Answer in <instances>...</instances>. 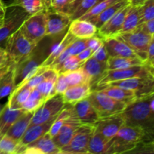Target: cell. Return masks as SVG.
Here are the masks:
<instances>
[{"instance_id":"obj_30","label":"cell","mask_w":154,"mask_h":154,"mask_svg":"<svg viewBox=\"0 0 154 154\" xmlns=\"http://www.w3.org/2000/svg\"><path fill=\"white\" fill-rule=\"evenodd\" d=\"M8 5L19 6L32 15L51 7V0H13Z\"/></svg>"},{"instance_id":"obj_2","label":"cell","mask_w":154,"mask_h":154,"mask_svg":"<svg viewBox=\"0 0 154 154\" xmlns=\"http://www.w3.org/2000/svg\"><path fill=\"white\" fill-rule=\"evenodd\" d=\"M146 140L144 129L125 124L108 141L107 154H120L132 151Z\"/></svg>"},{"instance_id":"obj_51","label":"cell","mask_w":154,"mask_h":154,"mask_svg":"<svg viewBox=\"0 0 154 154\" xmlns=\"http://www.w3.org/2000/svg\"><path fill=\"white\" fill-rule=\"evenodd\" d=\"M10 63L11 62L9 61L8 57L4 48H2V51H0V69L4 67L5 66H6V65Z\"/></svg>"},{"instance_id":"obj_58","label":"cell","mask_w":154,"mask_h":154,"mask_svg":"<svg viewBox=\"0 0 154 154\" xmlns=\"http://www.w3.org/2000/svg\"><path fill=\"white\" fill-rule=\"evenodd\" d=\"M2 48H1V47H0V51H2Z\"/></svg>"},{"instance_id":"obj_60","label":"cell","mask_w":154,"mask_h":154,"mask_svg":"<svg viewBox=\"0 0 154 154\" xmlns=\"http://www.w3.org/2000/svg\"><path fill=\"white\" fill-rule=\"evenodd\" d=\"M153 147H154V141H153Z\"/></svg>"},{"instance_id":"obj_4","label":"cell","mask_w":154,"mask_h":154,"mask_svg":"<svg viewBox=\"0 0 154 154\" xmlns=\"http://www.w3.org/2000/svg\"><path fill=\"white\" fill-rule=\"evenodd\" d=\"M36 45L28 40L19 29L6 39L4 50L9 61L15 65L30 55Z\"/></svg>"},{"instance_id":"obj_26","label":"cell","mask_w":154,"mask_h":154,"mask_svg":"<svg viewBox=\"0 0 154 154\" xmlns=\"http://www.w3.org/2000/svg\"><path fill=\"white\" fill-rule=\"evenodd\" d=\"M94 90H101L108 96L120 102H124L126 105L132 103V102L137 99V96L134 91L121 88V87H114V86H106V87L96 89Z\"/></svg>"},{"instance_id":"obj_24","label":"cell","mask_w":154,"mask_h":154,"mask_svg":"<svg viewBox=\"0 0 154 154\" xmlns=\"http://www.w3.org/2000/svg\"><path fill=\"white\" fill-rule=\"evenodd\" d=\"M32 89L25 83L17 86L11 93L9 95L7 102L8 106L11 109H20L23 105L29 96Z\"/></svg>"},{"instance_id":"obj_47","label":"cell","mask_w":154,"mask_h":154,"mask_svg":"<svg viewBox=\"0 0 154 154\" xmlns=\"http://www.w3.org/2000/svg\"><path fill=\"white\" fill-rule=\"evenodd\" d=\"M92 57L96 59V60H99V61L106 62L107 63L108 58H109V55H108V51H107L105 45L103 44L96 52L93 53Z\"/></svg>"},{"instance_id":"obj_7","label":"cell","mask_w":154,"mask_h":154,"mask_svg":"<svg viewBox=\"0 0 154 154\" xmlns=\"http://www.w3.org/2000/svg\"><path fill=\"white\" fill-rule=\"evenodd\" d=\"M45 11L29 15L20 28L24 36L35 45L40 43L46 36L47 20Z\"/></svg>"},{"instance_id":"obj_38","label":"cell","mask_w":154,"mask_h":154,"mask_svg":"<svg viewBox=\"0 0 154 154\" xmlns=\"http://www.w3.org/2000/svg\"><path fill=\"white\" fill-rule=\"evenodd\" d=\"M15 89L14 67L0 80V100L9 95Z\"/></svg>"},{"instance_id":"obj_27","label":"cell","mask_w":154,"mask_h":154,"mask_svg":"<svg viewBox=\"0 0 154 154\" xmlns=\"http://www.w3.org/2000/svg\"><path fill=\"white\" fill-rule=\"evenodd\" d=\"M76 39V38L71 34L69 31H66V34L63 35V38L61 39L60 42L57 43L56 45L52 47L51 50L50 51L49 54L44 60L43 63L41 66H45V67H49L51 63L55 60V59L60 55L61 53H63L74 41Z\"/></svg>"},{"instance_id":"obj_42","label":"cell","mask_w":154,"mask_h":154,"mask_svg":"<svg viewBox=\"0 0 154 154\" xmlns=\"http://www.w3.org/2000/svg\"><path fill=\"white\" fill-rule=\"evenodd\" d=\"M154 18V0H145L141 5V24Z\"/></svg>"},{"instance_id":"obj_62","label":"cell","mask_w":154,"mask_h":154,"mask_svg":"<svg viewBox=\"0 0 154 154\" xmlns=\"http://www.w3.org/2000/svg\"><path fill=\"white\" fill-rule=\"evenodd\" d=\"M153 74H154V72H153Z\"/></svg>"},{"instance_id":"obj_54","label":"cell","mask_w":154,"mask_h":154,"mask_svg":"<svg viewBox=\"0 0 154 154\" xmlns=\"http://www.w3.org/2000/svg\"><path fill=\"white\" fill-rule=\"evenodd\" d=\"M145 0H129L131 5H141Z\"/></svg>"},{"instance_id":"obj_32","label":"cell","mask_w":154,"mask_h":154,"mask_svg":"<svg viewBox=\"0 0 154 154\" xmlns=\"http://www.w3.org/2000/svg\"><path fill=\"white\" fill-rule=\"evenodd\" d=\"M109 140L94 129L88 145V154H107Z\"/></svg>"},{"instance_id":"obj_20","label":"cell","mask_w":154,"mask_h":154,"mask_svg":"<svg viewBox=\"0 0 154 154\" xmlns=\"http://www.w3.org/2000/svg\"><path fill=\"white\" fill-rule=\"evenodd\" d=\"M77 116L82 124L94 125L100 118L97 111L88 99H85L73 105Z\"/></svg>"},{"instance_id":"obj_31","label":"cell","mask_w":154,"mask_h":154,"mask_svg":"<svg viewBox=\"0 0 154 154\" xmlns=\"http://www.w3.org/2000/svg\"><path fill=\"white\" fill-rule=\"evenodd\" d=\"M129 4V0H120V1L111 5V6H109L106 9H105L103 11L101 12L96 17L93 18L91 20H90V22L94 24L96 28L99 29L111 17L114 16L117 12H118L119 11L121 10L123 8H124L125 6H126Z\"/></svg>"},{"instance_id":"obj_14","label":"cell","mask_w":154,"mask_h":154,"mask_svg":"<svg viewBox=\"0 0 154 154\" xmlns=\"http://www.w3.org/2000/svg\"><path fill=\"white\" fill-rule=\"evenodd\" d=\"M126 124L123 114H116L108 117H101L94 124L95 130L110 140Z\"/></svg>"},{"instance_id":"obj_57","label":"cell","mask_w":154,"mask_h":154,"mask_svg":"<svg viewBox=\"0 0 154 154\" xmlns=\"http://www.w3.org/2000/svg\"><path fill=\"white\" fill-rule=\"evenodd\" d=\"M5 106V105H2L1 103H0V115H1L3 109H4Z\"/></svg>"},{"instance_id":"obj_33","label":"cell","mask_w":154,"mask_h":154,"mask_svg":"<svg viewBox=\"0 0 154 154\" xmlns=\"http://www.w3.org/2000/svg\"><path fill=\"white\" fill-rule=\"evenodd\" d=\"M108 69H122L139 66L147 63L140 58H129V57H109L108 60Z\"/></svg>"},{"instance_id":"obj_48","label":"cell","mask_w":154,"mask_h":154,"mask_svg":"<svg viewBox=\"0 0 154 154\" xmlns=\"http://www.w3.org/2000/svg\"><path fill=\"white\" fill-rule=\"evenodd\" d=\"M138 28L144 31V32L153 35L154 34V18L140 24Z\"/></svg>"},{"instance_id":"obj_35","label":"cell","mask_w":154,"mask_h":154,"mask_svg":"<svg viewBox=\"0 0 154 154\" xmlns=\"http://www.w3.org/2000/svg\"><path fill=\"white\" fill-rule=\"evenodd\" d=\"M0 150L2 154L22 153L23 147L20 144V141L5 135L2 138H0Z\"/></svg>"},{"instance_id":"obj_18","label":"cell","mask_w":154,"mask_h":154,"mask_svg":"<svg viewBox=\"0 0 154 154\" xmlns=\"http://www.w3.org/2000/svg\"><path fill=\"white\" fill-rule=\"evenodd\" d=\"M103 42L109 57L140 58L129 45L117 35L103 38Z\"/></svg>"},{"instance_id":"obj_46","label":"cell","mask_w":154,"mask_h":154,"mask_svg":"<svg viewBox=\"0 0 154 154\" xmlns=\"http://www.w3.org/2000/svg\"><path fill=\"white\" fill-rule=\"evenodd\" d=\"M70 0H51V7L59 12L68 14Z\"/></svg>"},{"instance_id":"obj_8","label":"cell","mask_w":154,"mask_h":154,"mask_svg":"<svg viewBox=\"0 0 154 154\" xmlns=\"http://www.w3.org/2000/svg\"><path fill=\"white\" fill-rule=\"evenodd\" d=\"M29 14L19 6H6L4 20L0 26V44L17 31Z\"/></svg>"},{"instance_id":"obj_41","label":"cell","mask_w":154,"mask_h":154,"mask_svg":"<svg viewBox=\"0 0 154 154\" xmlns=\"http://www.w3.org/2000/svg\"><path fill=\"white\" fill-rule=\"evenodd\" d=\"M84 63H81L76 56H70L68 57L64 62L61 64V66L57 69V72L59 74L65 73V72H70V71L75 70L78 68L81 67Z\"/></svg>"},{"instance_id":"obj_5","label":"cell","mask_w":154,"mask_h":154,"mask_svg":"<svg viewBox=\"0 0 154 154\" xmlns=\"http://www.w3.org/2000/svg\"><path fill=\"white\" fill-rule=\"evenodd\" d=\"M87 99L96 110L100 118L122 113L128 105L108 96L101 90H93Z\"/></svg>"},{"instance_id":"obj_15","label":"cell","mask_w":154,"mask_h":154,"mask_svg":"<svg viewBox=\"0 0 154 154\" xmlns=\"http://www.w3.org/2000/svg\"><path fill=\"white\" fill-rule=\"evenodd\" d=\"M81 125L82 123L77 116L73 105H72V111L69 116L64 122L62 127L60 128V131L53 138V141H54L56 145L60 149L66 145L69 142L72 137L73 136L75 131Z\"/></svg>"},{"instance_id":"obj_37","label":"cell","mask_w":154,"mask_h":154,"mask_svg":"<svg viewBox=\"0 0 154 154\" xmlns=\"http://www.w3.org/2000/svg\"><path fill=\"white\" fill-rule=\"evenodd\" d=\"M63 74H64L65 77H66V79L69 84V87L78 85V84H84V83H90L88 75L84 72L82 66L75 70L65 72Z\"/></svg>"},{"instance_id":"obj_28","label":"cell","mask_w":154,"mask_h":154,"mask_svg":"<svg viewBox=\"0 0 154 154\" xmlns=\"http://www.w3.org/2000/svg\"><path fill=\"white\" fill-rule=\"evenodd\" d=\"M32 115L33 113L25 111L14 123V124L11 126V128L8 130L7 133L5 135L11 137L14 139L20 141V138L23 137V135H24L26 131V129H28Z\"/></svg>"},{"instance_id":"obj_9","label":"cell","mask_w":154,"mask_h":154,"mask_svg":"<svg viewBox=\"0 0 154 154\" xmlns=\"http://www.w3.org/2000/svg\"><path fill=\"white\" fill-rule=\"evenodd\" d=\"M94 129V125L80 126L69 142L60 148V154H88L89 142Z\"/></svg>"},{"instance_id":"obj_11","label":"cell","mask_w":154,"mask_h":154,"mask_svg":"<svg viewBox=\"0 0 154 154\" xmlns=\"http://www.w3.org/2000/svg\"><path fill=\"white\" fill-rule=\"evenodd\" d=\"M106 86H114V87L132 90L135 92L137 99H140V98L145 97L154 93V75H150V76L128 78V79L112 82L103 87H106ZM98 88H100V87H98Z\"/></svg>"},{"instance_id":"obj_6","label":"cell","mask_w":154,"mask_h":154,"mask_svg":"<svg viewBox=\"0 0 154 154\" xmlns=\"http://www.w3.org/2000/svg\"><path fill=\"white\" fill-rule=\"evenodd\" d=\"M153 75L151 67L147 63L139 65V66H134L132 67L126 68V69H114V70L108 69L93 90L98 87H103L115 81L135 78V77H145Z\"/></svg>"},{"instance_id":"obj_16","label":"cell","mask_w":154,"mask_h":154,"mask_svg":"<svg viewBox=\"0 0 154 154\" xmlns=\"http://www.w3.org/2000/svg\"><path fill=\"white\" fill-rule=\"evenodd\" d=\"M131 4L129 3L124 8L119 11L114 16L111 17L107 22H105L100 28L98 29L97 35L102 39L105 38L116 36L120 32L125 17L126 16L128 11L130 8Z\"/></svg>"},{"instance_id":"obj_56","label":"cell","mask_w":154,"mask_h":154,"mask_svg":"<svg viewBox=\"0 0 154 154\" xmlns=\"http://www.w3.org/2000/svg\"><path fill=\"white\" fill-rule=\"evenodd\" d=\"M147 64H149V66L151 67L152 70H153V72H154V60H153L152 62H150V63H147Z\"/></svg>"},{"instance_id":"obj_3","label":"cell","mask_w":154,"mask_h":154,"mask_svg":"<svg viewBox=\"0 0 154 154\" xmlns=\"http://www.w3.org/2000/svg\"><path fill=\"white\" fill-rule=\"evenodd\" d=\"M48 56L45 50L38 44L30 55L15 64L14 66L15 87L30 78L42 66Z\"/></svg>"},{"instance_id":"obj_25","label":"cell","mask_w":154,"mask_h":154,"mask_svg":"<svg viewBox=\"0 0 154 154\" xmlns=\"http://www.w3.org/2000/svg\"><path fill=\"white\" fill-rule=\"evenodd\" d=\"M23 108L11 109L5 104L4 109L0 115V138H2L15 121L25 112Z\"/></svg>"},{"instance_id":"obj_43","label":"cell","mask_w":154,"mask_h":154,"mask_svg":"<svg viewBox=\"0 0 154 154\" xmlns=\"http://www.w3.org/2000/svg\"><path fill=\"white\" fill-rule=\"evenodd\" d=\"M86 48V39L76 38L68 47V51L71 56H76Z\"/></svg>"},{"instance_id":"obj_13","label":"cell","mask_w":154,"mask_h":154,"mask_svg":"<svg viewBox=\"0 0 154 154\" xmlns=\"http://www.w3.org/2000/svg\"><path fill=\"white\" fill-rule=\"evenodd\" d=\"M47 26L46 36L55 37L68 30L72 22L70 16L66 13L59 12L50 7L45 11Z\"/></svg>"},{"instance_id":"obj_29","label":"cell","mask_w":154,"mask_h":154,"mask_svg":"<svg viewBox=\"0 0 154 154\" xmlns=\"http://www.w3.org/2000/svg\"><path fill=\"white\" fill-rule=\"evenodd\" d=\"M140 24H141V5H131L126 14L120 33L134 31L139 26Z\"/></svg>"},{"instance_id":"obj_12","label":"cell","mask_w":154,"mask_h":154,"mask_svg":"<svg viewBox=\"0 0 154 154\" xmlns=\"http://www.w3.org/2000/svg\"><path fill=\"white\" fill-rule=\"evenodd\" d=\"M117 36L129 45L141 60L147 63V51L152 39L151 35L144 32L138 27L134 31L120 33Z\"/></svg>"},{"instance_id":"obj_49","label":"cell","mask_w":154,"mask_h":154,"mask_svg":"<svg viewBox=\"0 0 154 154\" xmlns=\"http://www.w3.org/2000/svg\"><path fill=\"white\" fill-rule=\"evenodd\" d=\"M93 52L88 48H86L84 51H81V53L76 55V57H78V60L81 62V63H84L87 60L90 58V57L93 56Z\"/></svg>"},{"instance_id":"obj_22","label":"cell","mask_w":154,"mask_h":154,"mask_svg":"<svg viewBox=\"0 0 154 154\" xmlns=\"http://www.w3.org/2000/svg\"><path fill=\"white\" fill-rule=\"evenodd\" d=\"M92 92L90 83L78 84L69 87L63 94L65 102L67 105H74L78 102L87 99Z\"/></svg>"},{"instance_id":"obj_21","label":"cell","mask_w":154,"mask_h":154,"mask_svg":"<svg viewBox=\"0 0 154 154\" xmlns=\"http://www.w3.org/2000/svg\"><path fill=\"white\" fill-rule=\"evenodd\" d=\"M68 31L76 38L87 39L96 35L98 32V29L90 21L82 19H75L72 20Z\"/></svg>"},{"instance_id":"obj_1","label":"cell","mask_w":154,"mask_h":154,"mask_svg":"<svg viewBox=\"0 0 154 154\" xmlns=\"http://www.w3.org/2000/svg\"><path fill=\"white\" fill-rule=\"evenodd\" d=\"M151 95L137 99L129 104L122 112L126 125L139 126L144 129L146 140L154 137V109L150 103Z\"/></svg>"},{"instance_id":"obj_45","label":"cell","mask_w":154,"mask_h":154,"mask_svg":"<svg viewBox=\"0 0 154 154\" xmlns=\"http://www.w3.org/2000/svg\"><path fill=\"white\" fill-rule=\"evenodd\" d=\"M103 44V39L99 37L97 34L93 37L86 39V46H87V48H90L93 53L96 52Z\"/></svg>"},{"instance_id":"obj_40","label":"cell","mask_w":154,"mask_h":154,"mask_svg":"<svg viewBox=\"0 0 154 154\" xmlns=\"http://www.w3.org/2000/svg\"><path fill=\"white\" fill-rule=\"evenodd\" d=\"M119 1H120V0H102V1H99L90 10H89L85 14L83 15L79 19L85 20L87 21L91 20L93 18L96 17L97 15H99L101 12L103 11L107 8Z\"/></svg>"},{"instance_id":"obj_23","label":"cell","mask_w":154,"mask_h":154,"mask_svg":"<svg viewBox=\"0 0 154 154\" xmlns=\"http://www.w3.org/2000/svg\"><path fill=\"white\" fill-rule=\"evenodd\" d=\"M54 120L55 119L46 122L45 123H42V124L29 126L28 129H26L24 135L20 140V145L24 148L25 146L28 145L30 143H32L33 141H36L42 136H43L45 134H46L49 131L50 127L52 125Z\"/></svg>"},{"instance_id":"obj_59","label":"cell","mask_w":154,"mask_h":154,"mask_svg":"<svg viewBox=\"0 0 154 154\" xmlns=\"http://www.w3.org/2000/svg\"><path fill=\"white\" fill-rule=\"evenodd\" d=\"M152 36H153V38H154V34L153 35H152Z\"/></svg>"},{"instance_id":"obj_44","label":"cell","mask_w":154,"mask_h":154,"mask_svg":"<svg viewBox=\"0 0 154 154\" xmlns=\"http://www.w3.org/2000/svg\"><path fill=\"white\" fill-rule=\"evenodd\" d=\"M68 88H69V84H68V82L66 81L64 74H59L55 84L56 93L57 94L63 95Z\"/></svg>"},{"instance_id":"obj_10","label":"cell","mask_w":154,"mask_h":154,"mask_svg":"<svg viewBox=\"0 0 154 154\" xmlns=\"http://www.w3.org/2000/svg\"><path fill=\"white\" fill-rule=\"evenodd\" d=\"M63 95L57 94L45 101L43 105L33 113L29 126L42 124L54 120L66 106Z\"/></svg>"},{"instance_id":"obj_50","label":"cell","mask_w":154,"mask_h":154,"mask_svg":"<svg viewBox=\"0 0 154 154\" xmlns=\"http://www.w3.org/2000/svg\"><path fill=\"white\" fill-rule=\"evenodd\" d=\"M154 60V38L152 36L151 42L149 45L148 51H147V63H150Z\"/></svg>"},{"instance_id":"obj_34","label":"cell","mask_w":154,"mask_h":154,"mask_svg":"<svg viewBox=\"0 0 154 154\" xmlns=\"http://www.w3.org/2000/svg\"><path fill=\"white\" fill-rule=\"evenodd\" d=\"M59 73L55 72L48 76V78H45L42 82H41L37 86L36 89L42 93V96L45 98V101L48 100V99L51 98L52 96L57 95L55 90V84L57 78L58 77Z\"/></svg>"},{"instance_id":"obj_61","label":"cell","mask_w":154,"mask_h":154,"mask_svg":"<svg viewBox=\"0 0 154 154\" xmlns=\"http://www.w3.org/2000/svg\"><path fill=\"white\" fill-rule=\"evenodd\" d=\"M99 1H102V0H99Z\"/></svg>"},{"instance_id":"obj_53","label":"cell","mask_w":154,"mask_h":154,"mask_svg":"<svg viewBox=\"0 0 154 154\" xmlns=\"http://www.w3.org/2000/svg\"><path fill=\"white\" fill-rule=\"evenodd\" d=\"M6 11V5L2 0H0V14H4Z\"/></svg>"},{"instance_id":"obj_52","label":"cell","mask_w":154,"mask_h":154,"mask_svg":"<svg viewBox=\"0 0 154 154\" xmlns=\"http://www.w3.org/2000/svg\"><path fill=\"white\" fill-rule=\"evenodd\" d=\"M14 64L10 63H8V64L6 65V66H5L4 67H2L0 69V80H1L2 78L3 77L6 75V74L8 73L9 71H10L11 69L14 67Z\"/></svg>"},{"instance_id":"obj_17","label":"cell","mask_w":154,"mask_h":154,"mask_svg":"<svg viewBox=\"0 0 154 154\" xmlns=\"http://www.w3.org/2000/svg\"><path fill=\"white\" fill-rule=\"evenodd\" d=\"M22 153L60 154V149L56 145L52 137L47 132L40 138L25 146Z\"/></svg>"},{"instance_id":"obj_36","label":"cell","mask_w":154,"mask_h":154,"mask_svg":"<svg viewBox=\"0 0 154 154\" xmlns=\"http://www.w3.org/2000/svg\"><path fill=\"white\" fill-rule=\"evenodd\" d=\"M45 102V99L42 93L36 88L33 89L28 99L23 105L22 108L27 112L34 113L36 110L38 109L43 105Z\"/></svg>"},{"instance_id":"obj_39","label":"cell","mask_w":154,"mask_h":154,"mask_svg":"<svg viewBox=\"0 0 154 154\" xmlns=\"http://www.w3.org/2000/svg\"><path fill=\"white\" fill-rule=\"evenodd\" d=\"M72 105H67L66 104V106L64 107L63 110L60 111V114H58L57 117L55 118V120L53 122L52 125L50 127L49 131H48V134L52 137V138L55 136L57 134V132L60 131V128L62 127L63 124L64 123V122L66 121V120L67 119V117H69V114H70L71 111H72Z\"/></svg>"},{"instance_id":"obj_19","label":"cell","mask_w":154,"mask_h":154,"mask_svg":"<svg viewBox=\"0 0 154 154\" xmlns=\"http://www.w3.org/2000/svg\"><path fill=\"white\" fill-rule=\"evenodd\" d=\"M82 68L88 75L90 84L93 90L105 72L108 70V63L106 62L99 61L91 57L83 64Z\"/></svg>"},{"instance_id":"obj_55","label":"cell","mask_w":154,"mask_h":154,"mask_svg":"<svg viewBox=\"0 0 154 154\" xmlns=\"http://www.w3.org/2000/svg\"><path fill=\"white\" fill-rule=\"evenodd\" d=\"M5 13L4 14H0V26H1L2 24V23H3V20H4Z\"/></svg>"}]
</instances>
